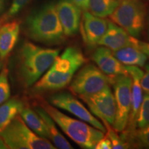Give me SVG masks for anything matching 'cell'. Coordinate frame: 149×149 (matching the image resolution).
I'll return each mask as SVG.
<instances>
[{
    "label": "cell",
    "instance_id": "cell-1",
    "mask_svg": "<svg viewBox=\"0 0 149 149\" xmlns=\"http://www.w3.org/2000/svg\"><path fill=\"white\" fill-rule=\"evenodd\" d=\"M85 62L81 50L69 46L56 57L47 71L33 84V92L40 93L64 88L71 82L74 74Z\"/></svg>",
    "mask_w": 149,
    "mask_h": 149
},
{
    "label": "cell",
    "instance_id": "cell-2",
    "mask_svg": "<svg viewBox=\"0 0 149 149\" xmlns=\"http://www.w3.org/2000/svg\"><path fill=\"white\" fill-rule=\"evenodd\" d=\"M58 48H42L33 43H24L17 56V73L22 85L33 86L42 77L59 55Z\"/></svg>",
    "mask_w": 149,
    "mask_h": 149
},
{
    "label": "cell",
    "instance_id": "cell-3",
    "mask_svg": "<svg viewBox=\"0 0 149 149\" xmlns=\"http://www.w3.org/2000/svg\"><path fill=\"white\" fill-rule=\"evenodd\" d=\"M26 33L31 40L47 45L64 42L65 35L56 6L47 3L33 13L27 19Z\"/></svg>",
    "mask_w": 149,
    "mask_h": 149
},
{
    "label": "cell",
    "instance_id": "cell-4",
    "mask_svg": "<svg viewBox=\"0 0 149 149\" xmlns=\"http://www.w3.org/2000/svg\"><path fill=\"white\" fill-rule=\"evenodd\" d=\"M41 107L60 127L63 132L81 148H95L97 143L104 137V132L94 126L88 125L87 122L75 120L64 114L52 104L43 102Z\"/></svg>",
    "mask_w": 149,
    "mask_h": 149
},
{
    "label": "cell",
    "instance_id": "cell-5",
    "mask_svg": "<svg viewBox=\"0 0 149 149\" xmlns=\"http://www.w3.org/2000/svg\"><path fill=\"white\" fill-rule=\"evenodd\" d=\"M0 137L12 149H55L56 147L48 139L37 135L24 122L20 115L0 132Z\"/></svg>",
    "mask_w": 149,
    "mask_h": 149
},
{
    "label": "cell",
    "instance_id": "cell-6",
    "mask_svg": "<svg viewBox=\"0 0 149 149\" xmlns=\"http://www.w3.org/2000/svg\"><path fill=\"white\" fill-rule=\"evenodd\" d=\"M146 16V6L141 0H120L109 15L113 23L135 37L140 36L144 31Z\"/></svg>",
    "mask_w": 149,
    "mask_h": 149
},
{
    "label": "cell",
    "instance_id": "cell-7",
    "mask_svg": "<svg viewBox=\"0 0 149 149\" xmlns=\"http://www.w3.org/2000/svg\"><path fill=\"white\" fill-rule=\"evenodd\" d=\"M113 82V77L107 75L98 67L89 64L77 72L69 88L79 97L90 95L109 86Z\"/></svg>",
    "mask_w": 149,
    "mask_h": 149
},
{
    "label": "cell",
    "instance_id": "cell-8",
    "mask_svg": "<svg viewBox=\"0 0 149 149\" xmlns=\"http://www.w3.org/2000/svg\"><path fill=\"white\" fill-rule=\"evenodd\" d=\"M116 104V115L113 128L117 132L123 131L127 126L131 104L132 78L129 74H120L113 77Z\"/></svg>",
    "mask_w": 149,
    "mask_h": 149
},
{
    "label": "cell",
    "instance_id": "cell-9",
    "mask_svg": "<svg viewBox=\"0 0 149 149\" xmlns=\"http://www.w3.org/2000/svg\"><path fill=\"white\" fill-rule=\"evenodd\" d=\"M79 97L88 106L91 113L101 119L104 124L113 125L116 115V104L110 86L94 94Z\"/></svg>",
    "mask_w": 149,
    "mask_h": 149
},
{
    "label": "cell",
    "instance_id": "cell-10",
    "mask_svg": "<svg viewBox=\"0 0 149 149\" xmlns=\"http://www.w3.org/2000/svg\"><path fill=\"white\" fill-rule=\"evenodd\" d=\"M50 103L54 107L71 113L84 122L90 124L95 128L105 133L106 127L77 99L68 93H60L54 95L49 99Z\"/></svg>",
    "mask_w": 149,
    "mask_h": 149
},
{
    "label": "cell",
    "instance_id": "cell-11",
    "mask_svg": "<svg viewBox=\"0 0 149 149\" xmlns=\"http://www.w3.org/2000/svg\"><path fill=\"white\" fill-rule=\"evenodd\" d=\"M56 10L65 36L77 34L81 22V9L72 0H60L56 5Z\"/></svg>",
    "mask_w": 149,
    "mask_h": 149
},
{
    "label": "cell",
    "instance_id": "cell-12",
    "mask_svg": "<svg viewBox=\"0 0 149 149\" xmlns=\"http://www.w3.org/2000/svg\"><path fill=\"white\" fill-rule=\"evenodd\" d=\"M84 40L89 48L98 45L99 41L107 31L109 21L85 10L82 15Z\"/></svg>",
    "mask_w": 149,
    "mask_h": 149
},
{
    "label": "cell",
    "instance_id": "cell-13",
    "mask_svg": "<svg viewBox=\"0 0 149 149\" xmlns=\"http://www.w3.org/2000/svg\"><path fill=\"white\" fill-rule=\"evenodd\" d=\"M128 73L132 78L131 104L128 124L130 129L135 128L136 119L142 101L143 94L141 86V79L144 75V71L137 66H125Z\"/></svg>",
    "mask_w": 149,
    "mask_h": 149
},
{
    "label": "cell",
    "instance_id": "cell-14",
    "mask_svg": "<svg viewBox=\"0 0 149 149\" xmlns=\"http://www.w3.org/2000/svg\"><path fill=\"white\" fill-rule=\"evenodd\" d=\"M92 58L98 68L107 75L114 77L120 74H128L126 66L115 57L113 51L109 48L102 46L96 48Z\"/></svg>",
    "mask_w": 149,
    "mask_h": 149
},
{
    "label": "cell",
    "instance_id": "cell-15",
    "mask_svg": "<svg viewBox=\"0 0 149 149\" xmlns=\"http://www.w3.org/2000/svg\"><path fill=\"white\" fill-rule=\"evenodd\" d=\"M135 37L131 36L122 28L109 21L106 33L99 41L98 45L115 51L128 46H134Z\"/></svg>",
    "mask_w": 149,
    "mask_h": 149
},
{
    "label": "cell",
    "instance_id": "cell-16",
    "mask_svg": "<svg viewBox=\"0 0 149 149\" xmlns=\"http://www.w3.org/2000/svg\"><path fill=\"white\" fill-rule=\"evenodd\" d=\"M20 23L17 20L6 23L0 27V59L5 60L18 41Z\"/></svg>",
    "mask_w": 149,
    "mask_h": 149
},
{
    "label": "cell",
    "instance_id": "cell-17",
    "mask_svg": "<svg viewBox=\"0 0 149 149\" xmlns=\"http://www.w3.org/2000/svg\"><path fill=\"white\" fill-rule=\"evenodd\" d=\"M35 111L40 115L42 120L45 124L47 128L48 137L53 141V145L56 148L60 149H72V146L68 142V140L62 135L56 126L55 122L53 119L48 115L46 112L42 107L35 108Z\"/></svg>",
    "mask_w": 149,
    "mask_h": 149
},
{
    "label": "cell",
    "instance_id": "cell-18",
    "mask_svg": "<svg viewBox=\"0 0 149 149\" xmlns=\"http://www.w3.org/2000/svg\"><path fill=\"white\" fill-rule=\"evenodd\" d=\"M113 55L124 65L127 66H144L147 57L140 50L133 46H128L113 51Z\"/></svg>",
    "mask_w": 149,
    "mask_h": 149
},
{
    "label": "cell",
    "instance_id": "cell-19",
    "mask_svg": "<svg viewBox=\"0 0 149 149\" xmlns=\"http://www.w3.org/2000/svg\"><path fill=\"white\" fill-rule=\"evenodd\" d=\"M26 124L37 135L46 139H49L47 128L40 115L31 108L24 106L19 113Z\"/></svg>",
    "mask_w": 149,
    "mask_h": 149
},
{
    "label": "cell",
    "instance_id": "cell-20",
    "mask_svg": "<svg viewBox=\"0 0 149 149\" xmlns=\"http://www.w3.org/2000/svg\"><path fill=\"white\" fill-rule=\"evenodd\" d=\"M24 106L21 101L15 98L7 100L0 105V132L4 130L19 114Z\"/></svg>",
    "mask_w": 149,
    "mask_h": 149
},
{
    "label": "cell",
    "instance_id": "cell-21",
    "mask_svg": "<svg viewBox=\"0 0 149 149\" xmlns=\"http://www.w3.org/2000/svg\"><path fill=\"white\" fill-rule=\"evenodd\" d=\"M120 0H89L91 13L99 17H106L112 14Z\"/></svg>",
    "mask_w": 149,
    "mask_h": 149
},
{
    "label": "cell",
    "instance_id": "cell-22",
    "mask_svg": "<svg viewBox=\"0 0 149 149\" xmlns=\"http://www.w3.org/2000/svg\"><path fill=\"white\" fill-rule=\"evenodd\" d=\"M149 124V92H146L143 95L140 107H139L136 125L139 128L144 127Z\"/></svg>",
    "mask_w": 149,
    "mask_h": 149
},
{
    "label": "cell",
    "instance_id": "cell-23",
    "mask_svg": "<svg viewBox=\"0 0 149 149\" xmlns=\"http://www.w3.org/2000/svg\"><path fill=\"white\" fill-rule=\"evenodd\" d=\"M10 96V88L8 81V69L6 66L0 72V105L8 100Z\"/></svg>",
    "mask_w": 149,
    "mask_h": 149
},
{
    "label": "cell",
    "instance_id": "cell-24",
    "mask_svg": "<svg viewBox=\"0 0 149 149\" xmlns=\"http://www.w3.org/2000/svg\"><path fill=\"white\" fill-rule=\"evenodd\" d=\"M136 146L139 147H149V124L144 127L139 128L131 136Z\"/></svg>",
    "mask_w": 149,
    "mask_h": 149
},
{
    "label": "cell",
    "instance_id": "cell-25",
    "mask_svg": "<svg viewBox=\"0 0 149 149\" xmlns=\"http://www.w3.org/2000/svg\"><path fill=\"white\" fill-rule=\"evenodd\" d=\"M107 124V137H109L111 142L112 148L113 149H126L129 148V145L122 138L117 135V131L114 128L112 129L109 127V125Z\"/></svg>",
    "mask_w": 149,
    "mask_h": 149
},
{
    "label": "cell",
    "instance_id": "cell-26",
    "mask_svg": "<svg viewBox=\"0 0 149 149\" xmlns=\"http://www.w3.org/2000/svg\"><path fill=\"white\" fill-rule=\"evenodd\" d=\"M30 1H31V0H13L12 4H11L7 14L3 18V20L8 19L9 18L16 15L22 8H24L28 3H30Z\"/></svg>",
    "mask_w": 149,
    "mask_h": 149
},
{
    "label": "cell",
    "instance_id": "cell-27",
    "mask_svg": "<svg viewBox=\"0 0 149 149\" xmlns=\"http://www.w3.org/2000/svg\"><path fill=\"white\" fill-rule=\"evenodd\" d=\"M133 46L140 50L143 53L146 55L147 58H149V42H142V41L137 40V37H135Z\"/></svg>",
    "mask_w": 149,
    "mask_h": 149
},
{
    "label": "cell",
    "instance_id": "cell-28",
    "mask_svg": "<svg viewBox=\"0 0 149 149\" xmlns=\"http://www.w3.org/2000/svg\"><path fill=\"white\" fill-rule=\"evenodd\" d=\"M141 86L143 91L149 92V64L145 66V72L141 79Z\"/></svg>",
    "mask_w": 149,
    "mask_h": 149
},
{
    "label": "cell",
    "instance_id": "cell-29",
    "mask_svg": "<svg viewBox=\"0 0 149 149\" xmlns=\"http://www.w3.org/2000/svg\"><path fill=\"white\" fill-rule=\"evenodd\" d=\"M95 149H111L112 145L111 142L107 136H104L100 141L97 143L95 146Z\"/></svg>",
    "mask_w": 149,
    "mask_h": 149
},
{
    "label": "cell",
    "instance_id": "cell-30",
    "mask_svg": "<svg viewBox=\"0 0 149 149\" xmlns=\"http://www.w3.org/2000/svg\"><path fill=\"white\" fill-rule=\"evenodd\" d=\"M81 10H87L89 6V0H72Z\"/></svg>",
    "mask_w": 149,
    "mask_h": 149
},
{
    "label": "cell",
    "instance_id": "cell-31",
    "mask_svg": "<svg viewBox=\"0 0 149 149\" xmlns=\"http://www.w3.org/2000/svg\"><path fill=\"white\" fill-rule=\"evenodd\" d=\"M147 37H148V40H149V14L148 15V18H147Z\"/></svg>",
    "mask_w": 149,
    "mask_h": 149
},
{
    "label": "cell",
    "instance_id": "cell-32",
    "mask_svg": "<svg viewBox=\"0 0 149 149\" xmlns=\"http://www.w3.org/2000/svg\"><path fill=\"white\" fill-rule=\"evenodd\" d=\"M3 1H4V0H0V10H1V9H2V8H3Z\"/></svg>",
    "mask_w": 149,
    "mask_h": 149
},
{
    "label": "cell",
    "instance_id": "cell-33",
    "mask_svg": "<svg viewBox=\"0 0 149 149\" xmlns=\"http://www.w3.org/2000/svg\"><path fill=\"white\" fill-rule=\"evenodd\" d=\"M1 20H0V27H1Z\"/></svg>",
    "mask_w": 149,
    "mask_h": 149
}]
</instances>
